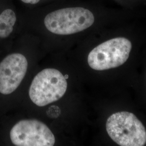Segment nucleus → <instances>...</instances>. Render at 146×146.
<instances>
[{
    "mask_svg": "<svg viewBox=\"0 0 146 146\" xmlns=\"http://www.w3.org/2000/svg\"><path fill=\"white\" fill-rule=\"evenodd\" d=\"M106 130L113 141L121 146H143L146 144V129L134 114L120 111L110 115Z\"/></svg>",
    "mask_w": 146,
    "mask_h": 146,
    "instance_id": "obj_1",
    "label": "nucleus"
},
{
    "mask_svg": "<svg viewBox=\"0 0 146 146\" xmlns=\"http://www.w3.org/2000/svg\"><path fill=\"white\" fill-rule=\"evenodd\" d=\"M94 16L90 11L81 7L67 8L48 14L44 25L51 33L61 35L75 34L88 28L94 23Z\"/></svg>",
    "mask_w": 146,
    "mask_h": 146,
    "instance_id": "obj_2",
    "label": "nucleus"
},
{
    "mask_svg": "<svg viewBox=\"0 0 146 146\" xmlns=\"http://www.w3.org/2000/svg\"><path fill=\"white\" fill-rule=\"evenodd\" d=\"M67 89V82L62 74L57 69L47 68L35 76L29 95L34 104L43 107L60 99Z\"/></svg>",
    "mask_w": 146,
    "mask_h": 146,
    "instance_id": "obj_3",
    "label": "nucleus"
},
{
    "mask_svg": "<svg viewBox=\"0 0 146 146\" xmlns=\"http://www.w3.org/2000/svg\"><path fill=\"white\" fill-rule=\"evenodd\" d=\"M132 44L125 37H116L103 42L89 52L88 63L95 70H104L123 64L129 58Z\"/></svg>",
    "mask_w": 146,
    "mask_h": 146,
    "instance_id": "obj_4",
    "label": "nucleus"
},
{
    "mask_svg": "<svg viewBox=\"0 0 146 146\" xmlns=\"http://www.w3.org/2000/svg\"><path fill=\"white\" fill-rule=\"evenodd\" d=\"M12 143L17 146H52L55 139L44 123L37 120L18 122L10 132Z\"/></svg>",
    "mask_w": 146,
    "mask_h": 146,
    "instance_id": "obj_5",
    "label": "nucleus"
},
{
    "mask_svg": "<svg viewBox=\"0 0 146 146\" xmlns=\"http://www.w3.org/2000/svg\"><path fill=\"white\" fill-rule=\"evenodd\" d=\"M28 68L26 57L14 53L0 63V93L8 95L14 92L25 78Z\"/></svg>",
    "mask_w": 146,
    "mask_h": 146,
    "instance_id": "obj_6",
    "label": "nucleus"
},
{
    "mask_svg": "<svg viewBox=\"0 0 146 146\" xmlns=\"http://www.w3.org/2000/svg\"><path fill=\"white\" fill-rule=\"evenodd\" d=\"M16 21L15 13L11 9H5L0 14V37L6 38L11 35Z\"/></svg>",
    "mask_w": 146,
    "mask_h": 146,
    "instance_id": "obj_7",
    "label": "nucleus"
},
{
    "mask_svg": "<svg viewBox=\"0 0 146 146\" xmlns=\"http://www.w3.org/2000/svg\"><path fill=\"white\" fill-rule=\"evenodd\" d=\"M22 2L26 3H29L31 5H35L40 0H21Z\"/></svg>",
    "mask_w": 146,
    "mask_h": 146,
    "instance_id": "obj_8",
    "label": "nucleus"
}]
</instances>
